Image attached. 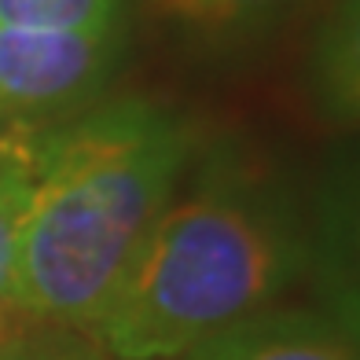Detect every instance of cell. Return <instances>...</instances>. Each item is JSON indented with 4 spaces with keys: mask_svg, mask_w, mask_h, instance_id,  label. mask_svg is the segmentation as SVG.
Returning <instances> with one entry per match:
<instances>
[{
    "mask_svg": "<svg viewBox=\"0 0 360 360\" xmlns=\"http://www.w3.org/2000/svg\"><path fill=\"white\" fill-rule=\"evenodd\" d=\"M188 169L92 331L114 360H176L309 269L313 236L280 180L228 147L195 151Z\"/></svg>",
    "mask_w": 360,
    "mask_h": 360,
    "instance_id": "cell-2",
    "label": "cell"
},
{
    "mask_svg": "<svg viewBox=\"0 0 360 360\" xmlns=\"http://www.w3.org/2000/svg\"><path fill=\"white\" fill-rule=\"evenodd\" d=\"M0 133H4V125H0Z\"/></svg>",
    "mask_w": 360,
    "mask_h": 360,
    "instance_id": "cell-12",
    "label": "cell"
},
{
    "mask_svg": "<svg viewBox=\"0 0 360 360\" xmlns=\"http://www.w3.org/2000/svg\"><path fill=\"white\" fill-rule=\"evenodd\" d=\"M37 133L4 129L0 133V342L8 338V320L15 316L11 305V276L15 250H19V228L34 188L37 166Z\"/></svg>",
    "mask_w": 360,
    "mask_h": 360,
    "instance_id": "cell-8",
    "label": "cell"
},
{
    "mask_svg": "<svg viewBox=\"0 0 360 360\" xmlns=\"http://www.w3.org/2000/svg\"><path fill=\"white\" fill-rule=\"evenodd\" d=\"M11 305L41 327L96 331L184 180L199 136L180 110L129 96L37 133Z\"/></svg>",
    "mask_w": 360,
    "mask_h": 360,
    "instance_id": "cell-1",
    "label": "cell"
},
{
    "mask_svg": "<svg viewBox=\"0 0 360 360\" xmlns=\"http://www.w3.org/2000/svg\"><path fill=\"white\" fill-rule=\"evenodd\" d=\"M320 280V313L360 338V173L335 195L320 239L309 243Z\"/></svg>",
    "mask_w": 360,
    "mask_h": 360,
    "instance_id": "cell-6",
    "label": "cell"
},
{
    "mask_svg": "<svg viewBox=\"0 0 360 360\" xmlns=\"http://www.w3.org/2000/svg\"><path fill=\"white\" fill-rule=\"evenodd\" d=\"M176 360H360V338L320 309L269 305L210 335Z\"/></svg>",
    "mask_w": 360,
    "mask_h": 360,
    "instance_id": "cell-4",
    "label": "cell"
},
{
    "mask_svg": "<svg viewBox=\"0 0 360 360\" xmlns=\"http://www.w3.org/2000/svg\"><path fill=\"white\" fill-rule=\"evenodd\" d=\"M309 96L323 118L360 129V0H335L309 48Z\"/></svg>",
    "mask_w": 360,
    "mask_h": 360,
    "instance_id": "cell-7",
    "label": "cell"
},
{
    "mask_svg": "<svg viewBox=\"0 0 360 360\" xmlns=\"http://www.w3.org/2000/svg\"><path fill=\"white\" fill-rule=\"evenodd\" d=\"M0 26L110 30L122 26V0H0Z\"/></svg>",
    "mask_w": 360,
    "mask_h": 360,
    "instance_id": "cell-9",
    "label": "cell"
},
{
    "mask_svg": "<svg viewBox=\"0 0 360 360\" xmlns=\"http://www.w3.org/2000/svg\"><path fill=\"white\" fill-rule=\"evenodd\" d=\"M8 360H114L96 335L67 331V327H41L37 335L4 338L0 342Z\"/></svg>",
    "mask_w": 360,
    "mask_h": 360,
    "instance_id": "cell-10",
    "label": "cell"
},
{
    "mask_svg": "<svg viewBox=\"0 0 360 360\" xmlns=\"http://www.w3.org/2000/svg\"><path fill=\"white\" fill-rule=\"evenodd\" d=\"M0 360H8V356H4V349H0Z\"/></svg>",
    "mask_w": 360,
    "mask_h": 360,
    "instance_id": "cell-11",
    "label": "cell"
},
{
    "mask_svg": "<svg viewBox=\"0 0 360 360\" xmlns=\"http://www.w3.org/2000/svg\"><path fill=\"white\" fill-rule=\"evenodd\" d=\"M309 4L313 0H143L158 26L210 52H236L269 41Z\"/></svg>",
    "mask_w": 360,
    "mask_h": 360,
    "instance_id": "cell-5",
    "label": "cell"
},
{
    "mask_svg": "<svg viewBox=\"0 0 360 360\" xmlns=\"http://www.w3.org/2000/svg\"><path fill=\"white\" fill-rule=\"evenodd\" d=\"M122 26H0V125L48 133L100 103L122 59Z\"/></svg>",
    "mask_w": 360,
    "mask_h": 360,
    "instance_id": "cell-3",
    "label": "cell"
}]
</instances>
